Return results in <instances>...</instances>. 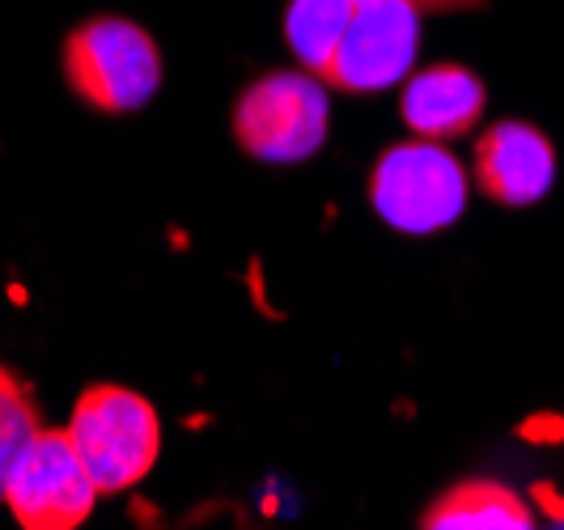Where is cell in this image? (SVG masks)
<instances>
[{
	"label": "cell",
	"instance_id": "1",
	"mask_svg": "<svg viewBox=\"0 0 564 530\" xmlns=\"http://www.w3.org/2000/svg\"><path fill=\"white\" fill-rule=\"evenodd\" d=\"M68 437L89 467L102 497L137 488L144 475L153 472L158 450H162V420L144 394L115 387V382H94L85 387Z\"/></svg>",
	"mask_w": 564,
	"mask_h": 530
},
{
	"label": "cell",
	"instance_id": "2",
	"mask_svg": "<svg viewBox=\"0 0 564 530\" xmlns=\"http://www.w3.org/2000/svg\"><path fill=\"white\" fill-rule=\"evenodd\" d=\"M64 77L94 111H141L162 85V52L144 26L102 13L64 39Z\"/></svg>",
	"mask_w": 564,
	"mask_h": 530
},
{
	"label": "cell",
	"instance_id": "3",
	"mask_svg": "<svg viewBox=\"0 0 564 530\" xmlns=\"http://www.w3.org/2000/svg\"><path fill=\"white\" fill-rule=\"evenodd\" d=\"M332 102L327 82L297 68V73H268L242 89L234 102V140L268 166H297L314 158L327 140Z\"/></svg>",
	"mask_w": 564,
	"mask_h": 530
},
{
	"label": "cell",
	"instance_id": "4",
	"mask_svg": "<svg viewBox=\"0 0 564 530\" xmlns=\"http://www.w3.org/2000/svg\"><path fill=\"white\" fill-rule=\"evenodd\" d=\"M369 204L399 234H437L467 208V170L442 140H403L378 158Z\"/></svg>",
	"mask_w": 564,
	"mask_h": 530
},
{
	"label": "cell",
	"instance_id": "5",
	"mask_svg": "<svg viewBox=\"0 0 564 530\" xmlns=\"http://www.w3.org/2000/svg\"><path fill=\"white\" fill-rule=\"evenodd\" d=\"M98 497L68 429H39L4 484V505L26 530H77Z\"/></svg>",
	"mask_w": 564,
	"mask_h": 530
},
{
	"label": "cell",
	"instance_id": "6",
	"mask_svg": "<svg viewBox=\"0 0 564 530\" xmlns=\"http://www.w3.org/2000/svg\"><path fill=\"white\" fill-rule=\"evenodd\" d=\"M421 13L416 0H357L323 82L339 94H382L408 82L421 52Z\"/></svg>",
	"mask_w": 564,
	"mask_h": 530
},
{
	"label": "cell",
	"instance_id": "7",
	"mask_svg": "<svg viewBox=\"0 0 564 530\" xmlns=\"http://www.w3.org/2000/svg\"><path fill=\"white\" fill-rule=\"evenodd\" d=\"M476 183L506 208H531L556 183V149L531 123L501 119L476 144Z\"/></svg>",
	"mask_w": 564,
	"mask_h": 530
},
{
	"label": "cell",
	"instance_id": "8",
	"mask_svg": "<svg viewBox=\"0 0 564 530\" xmlns=\"http://www.w3.org/2000/svg\"><path fill=\"white\" fill-rule=\"evenodd\" d=\"M399 111L403 123L424 140L467 137L484 115V82L463 64H433L408 73Z\"/></svg>",
	"mask_w": 564,
	"mask_h": 530
},
{
	"label": "cell",
	"instance_id": "9",
	"mask_svg": "<svg viewBox=\"0 0 564 530\" xmlns=\"http://www.w3.org/2000/svg\"><path fill=\"white\" fill-rule=\"evenodd\" d=\"M424 530H527L535 527L531 505L497 479H467L424 509Z\"/></svg>",
	"mask_w": 564,
	"mask_h": 530
},
{
	"label": "cell",
	"instance_id": "10",
	"mask_svg": "<svg viewBox=\"0 0 564 530\" xmlns=\"http://www.w3.org/2000/svg\"><path fill=\"white\" fill-rule=\"evenodd\" d=\"M357 0H289L284 9V39L293 47V56L311 73H327V64L336 56L339 39L348 30Z\"/></svg>",
	"mask_w": 564,
	"mask_h": 530
},
{
	"label": "cell",
	"instance_id": "11",
	"mask_svg": "<svg viewBox=\"0 0 564 530\" xmlns=\"http://www.w3.org/2000/svg\"><path fill=\"white\" fill-rule=\"evenodd\" d=\"M34 433H39L34 399L9 369H0V501H4V484H9L13 463L22 458V450L30 446Z\"/></svg>",
	"mask_w": 564,
	"mask_h": 530
},
{
	"label": "cell",
	"instance_id": "12",
	"mask_svg": "<svg viewBox=\"0 0 564 530\" xmlns=\"http://www.w3.org/2000/svg\"><path fill=\"white\" fill-rule=\"evenodd\" d=\"M424 13H454V9H476L484 0H416Z\"/></svg>",
	"mask_w": 564,
	"mask_h": 530
},
{
	"label": "cell",
	"instance_id": "13",
	"mask_svg": "<svg viewBox=\"0 0 564 530\" xmlns=\"http://www.w3.org/2000/svg\"><path fill=\"white\" fill-rule=\"evenodd\" d=\"M0 369H4V365H0Z\"/></svg>",
	"mask_w": 564,
	"mask_h": 530
}]
</instances>
